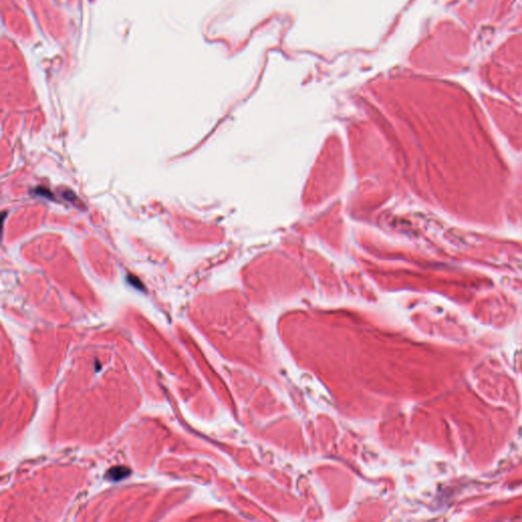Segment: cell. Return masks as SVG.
Here are the masks:
<instances>
[{"mask_svg":"<svg viewBox=\"0 0 522 522\" xmlns=\"http://www.w3.org/2000/svg\"><path fill=\"white\" fill-rule=\"evenodd\" d=\"M129 473H130L129 469L122 467V466H117V467H113L110 470H108L106 473V477L110 480L118 481L120 479L127 477L129 475Z\"/></svg>","mask_w":522,"mask_h":522,"instance_id":"6da1fadb","label":"cell"}]
</instances>
